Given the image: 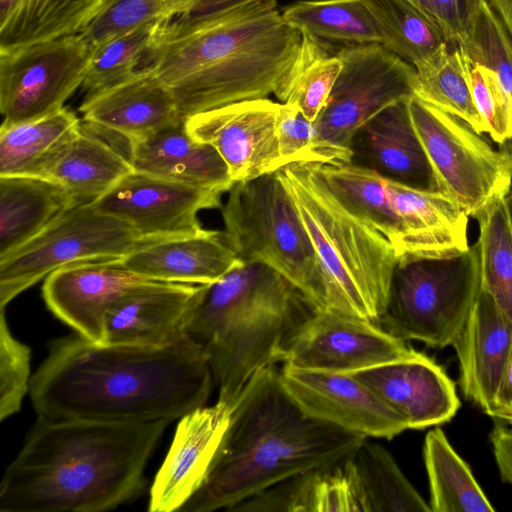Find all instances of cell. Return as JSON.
<instances>
[{"label": "cell", "instance_id": "cell-41", "mask_svg": "<svg viewBox=\"0 0 512 512\" xmlns=\"http://www.w3.org/2000/svg\"><path fill=\"white\" fill-rule=\"evenodd\" d=\"M160 21L141 25L96 46L81 86L85 95L119 83L134 74Z\"/></svg>", "mask_w": 512, "mask_h": 512}, {"label": "cell", "instance_id": "cell-12", "mask_svg": "<svg viewBox=\"0 0 512 512\" xmlns=\"http://www.w3.org/2000/svg\"><path fill=\"white\" fill-rule=\"evenodd\" d=\"M94 50L77 33L0 52L1 125L33 121L62 109L82 86Z\"/></svg>", "mask_w": 512, "mask_h": 512}, {"label": "cell", "instance_id": "cell-15", "mask_svg": "<svg viewBox=\"0 0 512 512\" xmlns=\"http://www.w3.org/2000/svg\"><path fill=\"white\" fill-rule=\"evenodd\" d=\"M280 104L269 98L231 103L187 117L186 128L215 148L234 183L253 180L284 167L276 135Z\"/></svg>", "mask_w": 512, "mask_h": 512}, {"label": "cell", "instance_id": "cell-47", "mask_svg": "<svg viewBox=\"0 0 512 512\" xmlns=\"http://www.w3.org/2000/svg\"><path fill=\"white\" fill-rule=\"evenodd\" d=\"M277 0H199L180 14L190 20H211L253 9H276Z\"/></svg>", "mask_w": 512, "mask_h": 512}, {"label": "cell", "instance_id": "cell-20", "mask_svg": "<svg viewBox=\"0 0 512 512\" xmlns=\"http://www.w3.org/2000/svg\"><path fill=\"white\" fill-rule=\"evenodd\" d=\"M408 101L385 107L356 130L350 163L416 190L447 194L415 130Z\"/></svg>", "mask_w": 512, "mask_h": 512}, {"label": "cell", "instance_id": "cell-27", "mask_svg": "<svg viewBox=\"0 0 512 512\" xmlns=\"http://www.w3.org/2000/svg\"><path fill=\"white\" fill-rule=\"evenodd\" d=\"M131 163L136 171L222 194L234 184L215 148L189 134L186 118L131 142Z\"/></svg>", "mask_w": 512, "mask_h": 512}, {"label": "cell", "instance_id": "cell-45", "mask_svg": "<svg viewBox=\"0 0 512 512\" xmlns=\"http://www.w3.org/2000/svg\"><path fill=\"white\" fill-rule=\"evenodd\" d=\"M276 135L284 166L298 161L320 162L314 123L295 105L280 104L276 117Z\"/></svg>", "mask_w": 512, "mask_h": 512}, {"label": "cell", "instance_id": "cell-28", "mask_svg": "<svg viewBox=\"0 0 512 512\" xmlns=\"http://www.w3.org/2000/svg\"><path fill=\"white\" fill-rule=\"evenodd\" d=\"M132 170L131 142L81 119L77 135L46 178L62 185L82 204L96 200Z\"/></svg>", "mask_w": 512, "mask_h": 512}, {"label": "cell", "instance_id": "cell-42", "mask_svg": "<svg viewBox=\"0 0 512 512\" xmlns=\"http://www.w3.org/2000/svg\"><path fill=\"white\" fill-rule=\"evenodd\" d=\"M199 0H107L80 32L94 48L141 25L189 11Z\"/></svg>", "mask_w": 512, "mask_h": 512}, {"label": "cell", "instance_id": "cell-13", "mask_svg": "<svg viewBox=\"0 0 512 512\" xmlns=\"http://www.w3.org/2000/svg\"><path fill=\"white\" fill-rule=\"evenodd\" d=\"M415 351L376 322L316 309L287 338L278 362L301 369L350 373Z\"/></svg>", "mask_w": 512, "mask_h": 512}, {"label": "cell", "instance_id": "cell-21", "mask_svg": "<svg viewBox=\"0 0 512 512\" xmlns=\"http://www.w3.org/2000/svg\"><path fill=\"white\" fill-rule=\"evenodd\" d=\"M451 346L462 394L489 416L512 351V321L484 289Z\"/></svg>", "mask_w": 512, "mask_h": 512}, {"label": "cell", "instance_id": "cell-24", "mask_svg": "<svg viewBox=\"0 0 512 512\" xmlns=\"http://www.w3.org/2000/svg\"><path fill=\"white\" fill-rule=\"evenodd\" d=\"M128 270L156 281L211 284L241 264L224 231L152 240L119 259Z\"/></svg>", "mask_w": 512, "mask_h": 512}, {"label": "cell", "instance_id": "cell-25", "mask_svg": "<svg viewBox=\"0 0 512 512\" xmlns=\"http://www.w3.org/2000/svg\"><path fill=\"white\" fill-rule=\"evenodd\" d=\"M402 230V256L446 257L469 248L468 215L447 194L416 190L385 179Z\"/></svg>", "mask_w": 512, "mask_h": 512}, {"label": "cell", "instance_id": "cell-22", "mask_svg": "<svg viewBox=\"0 0 512 512\" xmlns=\"http://www.w3.org/2000/svg\"><path fill=\"white\" fill-rule=\"evenodd\" d=\"M200 284L148 280L120 297L105 321V343L169 345L185 335L184 322Z\"/></svg>", "mask_w": 512, "mask_h": 512}, {"label": "cell", "instance_id": "cell-34", "mask_svg": "<svg viewBox=\"0 0 512 512\" xmlns=\"http://www.w3.org/2000/svg\"><path fill=\"white\" fill-rule=\"evenodd\" d=\"M284 21L301 33L339 44H383L382 33L361 0H310L287 6Z\"/></svg>", "mask_w": 512, "mask_h": 512}, {"label": "cell", "instance_id": "cell-38", "mask_svg": "<svg viewBox=\"0 0 512 512\" xmlns=\"http://www.w3.org/2000/svg\"><path fill=\"white\" fill-rule=\"evenodd\" d=\"M361 1L382 33V45L415 68L450 45L445 34L408 0Z\"/></svg>", "mask_w": 512, "mask_h": 512}, {"label": "cell", "instance_id": "cell-16", "mask_svg": "<svg viewBox=\"0 0 512 512\" xmlns=\"http://www.w3.org/2000/svg\"><path fill=\"white\" fill-rule=\"evenodd\" d=\"M280 378L291 399L307 415L367 438H387L407 427L364 383L349 373L283 365Z\"/></svg>", "mask_w": 512, "mask_h": 512}, {"label": "cell", "instance_id": "cell-3", "mask_svg": "<svg viewBox=\"0 0 512 512\" xmlns=\"http://www.w3.org/2000/svg\"><path fill=\"white\" fill-rule=\"evenodd\" d=\"M302 33L277 9L211 20L181 15L159 22L136 71L172 91L184 118L276 94L301 46Z\"/></svg>", "mask_w": 512, "mask_h": 512}, {"label": "cell", "instance_id": "cell-10", "mask_svg": "<svg viewBox=\"0 0 512 512\" xmlns=\"http://www.w3.org/2000/svg\"><path fill=\"white\" fill-rule=\"evenodd\" d=\"M415 130L446 193L468 217H477L511 190L512 167L466 122L413 96Z\"/></svg>", "mask_w": 512, "mask_h": 512}, {"label": "cell", "instance_id": "cell-46", "mask_svg": "<svg viewBox=\"0 0 512 512\" xmlns=\"http://www.w3.org/2000/svg\"><path fill=\"white\" fill-rule=\"evenodd\" d=\"M447 37L450 46L465 41L475 21L481 0H408Z\"/></svg>", "mask_w": 512, "mask_h": 512}, {"label": "cell", "instance_id": "cell-26", "mask_svg": "<svg viewBox=\"0 0 512 512\" xmlns=\"http://www.w3.org/2000/svg\"><path fill=\"white\" fill-rule=\"evenodd\" d=\"M368 512L351 454L326 467L290 477L229 512Z\"/></svg>", "mask_w": 512, "mask_h": 512}, {"label": "cell", "instance_id": "cell-9", "mask_svg": "<svg viewBox=\"0 0 512 512\" xmlns=\"http://www.w3.org/2000/svg\"><path fill=\"white\" fill-rule=\"evenodd\" d=\"M341 71L313 122L321 163H350L356 130L385 107L415 96L416 68L379 43L341 44Z\"/></svg>", "mask_w": 512, "mask_h": 512}, {"label": "cell", "instance_id": "cell-44", "mask_svg": "<svg viewBox=\"0 0 512 512\" xmlns=\"http://www.w3.org/2000/svg\"><path fill=\"white\" fill-rule=\"evenodd\" d=\"M466 59L475 106L485 124L486 133L500 147L512 138V102L492 70L471 63L467 56Z\"/></svg>", "mask_w": 512, "mask_h": 512}, {"label": "cell", "instance_id": "cell-32", "mask_svg": "<svg viewBox=\"0 0 512 512\" xmlns=\"http://www.w3.org/2000/svg\"><path fill=\"white\" fill-rule=\"evenodd\" d=\"M423 458L429 482L431 512H494L468 464L440 427L424 439Z\"/></svg>", "mask_w": 512, "mask_h": 512}, {"label": "cell", "instance_id": "cell-36", "mask_svg": "<svg viewBox=\"0 0 512 512\" xmlns=\"http://www.w3.org/2000/svg\"><path fill=\"white\" fill-rule=\"evenodd\" d=\"M332 42L302 33L298 55L275 94L281 103L293 104L311 122L325 106L342 63Z\"/></svg>", "mask_w": 512, "mask_h": 512}, {"label": "cell", "instance_id": "cell-48", "mask_svg": "<svg viewBox=\"0 0 512 512\" xmlns=\"http://www.w3.org/2000/svg\"><path fill=\"white\" fill-rule=\"evenodd\" d=\"M489 441L502 481L512 485V426L496 423L489 433Z\"/></svg>", "mask_w": 512, "mask_h": 512}, {"label": "cell", "instance_id": "cell-37", "mask_svg": "<svg viewBox=\"0 0 512 512\" xmlns=\"http://www.w3.org/2000/svg\"><path fill=\"white\" fill-rule=\"evenodd\" d=\"M351 457L368 512H431L384 446L364 438Z\"/></svg>", "mask_w": 512, "mask_h": 512}, {"label": "cell", "instance_id": "cell-30", "mask_svg": "<svg viewBox=\"0 0 512 512\" xmlns=\"http://www.w3.org/2000/svg\"><path fill=\"white\" fill-rule=\"evenodd\" d=\"M107 0H0V52L82 32Z\"/></svg>", "mask_w": 512, "mask_h": 512}, {"label": "cell", "instance_id": "cell-18", "mask_svg": "<svg viewBox=\"0 0 512 512\" xmlns=\"http://www.w3.org/2000/svg\"><path fill=\"white\" fill-rule=\"evenodd\" d=\"M148 280L125 268L119 259L85 261L49 274L42 295L49 310L77 334L104 344L110 308L130 289Z\"/></svg>", "mask_w": 512, "mask_h": 512}, {"label": "cell", "instance_id": "cell-35", "mask_svg": "<svg viewBox=\"0 0 512 512\" xmlns=\"http://www.w3.org/2000/svg\"><path fill=\"white\" fill-rule=\"evenodd\" d=\"M415 96L460 118L476 133H486L472 96L467 59L459 47L447 45L416 68Z\"/></svg>", "mask_w": 512, "mask_h": 512}, {"label": "cell", "instance_id": "cell-43", "mask_svg": "<svg viewBox=\"0 0 512 512\" xmlns=\"http://www.w3.org/2000/svg\"><path fill=\"white\" fill-rule=\"evenodd\" d=\"M29 346L17 340L11 333L5 310L0 317V420L17 413L30 388Z\"/></svg>", "mask_w": 512, "mask_h": 512}, {"label": "cell", "instance_id": "cell-8", "mask_svg": "<svg viewBox=\"0 0 512 512\" xmlns=\"http://www.w3.org/2000/svg\"><path fill=\"white\" fill-rule=\"evenodd\" d=\"M480 289L477 242L452 256L399 259L385 310L376 323L405 341L451 346Z\"/></svg>", "mask_w": 512, "mask_h": 512}, {"label": "cell", "instance_id": "cell-19", "mask_svg": "<svg viewBox=\"0 0 512 512\" xmlns=\"http://www.w3.org/2000/svg\"><path fill=\"white\" fill-rule=\"evenodd\" d=\"M217 401L180 418L170 449L149 492L150 512L180 511L203 484L230 421Z\"/></svg>", "mask_w": 512, "mask_h": 512}, {"label": "cell", "instance_id": "cell-6", "mask_svg": "<svg viewBox=\"0 0 512 512\" xmlns=\"http://www.w3.org/2000/svg\"><path fill=\"white\" fill-rule=\"evenodd\" d=\"M276 173L321 264L329 310L376 322L399 260L391 243L335 195L320 162H293Z\"/></svg>", "mask_w": 512, "mask_h": 512}, {"label": "cell", "instance_id": "cell-2", "mask_svg": "<svg viewBox=\"0 0 512 512\" xmlns=\"http://www.w3.org/2000/svg\"><path fill=\"white\" fill-rule=\"evenodd\" d=\"M169 423L38 416L2 478L0 512H102L137 498Z\"/></svg>", "mask_w": 512, "mask_h": 512}, {"label": "cell", "instance_id": "cell-39", "mask_svg": "<svg viewBox=\"0 0 512 512\" xmlns=\"http://www.w3.org/2000/svg\"><path fill=\"white\" fill-rule=\"evenodd\" d=\"M504 198L494 201L477 217V243L481 288L512 321V230Z\"/></svg>", "mask_w": 512, "mask_h": 512}, {"label": "cell", "instance_id": "cell-1", "mask_svg": "<svg viewBox=\"0 0 512 512\" xmlns=\"http://www.w3.org/2000/svg\"><path fill=\"white\" fill-rule=\"evenodd\" d=\"M214 384L204 348L187 334L162 347L77 334L50 343L29 394L38 416L52 420L171 422L205 406Z\"/></svg>", "mask_w": 512, "mask_h": 512}, {"label": "cell", "instance_id": "cell-51", "mask_svg": "<svg viewBox=\"0 0 512 512\" xmlns=\"http://www.w3.org/2000/svg\"><path fill=\"white\" fill-rule=\"evenodd\" d=\"M504 201L506 205L509 223L512 230V190H510V192L505 196Z\"/></svg>", "mask_w": 512, "mask_h": 512}, {"label": "cell", "instance_id": "cell-40", "mask_svg": "<svg viewBox=\"0 0 512 512\" xmlns=\"http://www.w3.org/2000/svg\"><path fill=\"white\" fill-rule=\"evenodd\" d=\"M457 47L471 63L492 70L512 102V38L485 0H481L469 35ZM498 151L512 167V138Z\"/></svg>", "mask_w": 512, "mask_h": 512}, {"label": "cell", "instance_id": "cell-50", "mask_svg": "<svg viewBox=\"0 0 512 512\" xmlns=\"http://www.w3.org/2000/svg\"><path fill=\"white\" fill-rule=\"evenodd\" d=\"M512 38V0H485Z\"/></svg>", "mask_w": 512, "mask_h": 512}, {"label": "cell", "instance_id": "cell-11", "mask_svg": "<svg viewBox=\"0 0 512 512\" xmlns=\"http://www.w3.org/2000/svg\"><path fill=\"white\" fill-rule=\"evenodd\" d=\"M149 241L90 203L77 204L36 238L0 261L1 309L69 264L122 259Z\"/></svg>", "mask_w": 512, "mask_h": 512}, {"label": "cell", "instance_id": "cell-5", "mask_svg": "<svg viewBox=\"0 0 512 512\" xmlns=\"http://www.w3.org/2000/svg\"><path fill=\"white\" fill-rule=\"evenodd\" d=\"M315 310L295 285L262 263H241L201 285L184 330L206 352L218 401L232 408L253 375L278 362L287 338Z\"/></svg>", "mask_w": 512, "mask_h": 512}, {"label": "cell", "instance_id": "cell-7", "mask_svg": "<svg viewBox=\"0 0 512 512\" xmlns=\"http://www.w3.org/2000/svg\"><path fill=\"white\" fill-rule=\"evenodd\" d=\"M221 207L224 233L242 263L288 279L317 310H329L327 281L309 235L277 173L234 183Z\"/></svg>", "mask_w": 512, "mask_h": 512}, {"label": "cell", "instance_id": "cell-4", "mask_svg": "<svg viewBox=\"0 0 512 512\" xmlns=\"http://www.w3.org/2000/svg\"><path fill=\"white\" fill-rule=\"evenodd\" d=\"M364 438L304 413L267 366L245 385L207 476L183 512L229 511L290 477L352 454Z\"/></svg>", "mask_w": 512, "mask_h": 512}, {"label": "cell", "instance_id": "cell-17", "mask_svg": "<svg viewBox=\"0 0 512 512\" xmlns=\"http://www.w3.org/2000/svg\"><path fill=\"white\" fill-rule=\"evenodd\" d=\"M405 423L424 429L449 422L460 408L455 382L417 350L409 356L350 372Z\"/></svg>", "mask_w": 512, "mask_h": 512}, {"label": "cell", "instance_id": "cell-23", "mask_svg": "<svg viewBox=\"0 0 512 512\" xmlns=\"http://www.w3.org/2000/svg\"><path fill=\"white\" fill-rule=\"evenodd\" d=\"M79 111L81 119L120 134L130 142L184 118L170 88L144 71H136L119 83L86 94Z\"/></svg>", "mask_w": 512, "mask_h": 512}, {"label": "cell", "instance_id": "cell-31", "mask_svg": "<svg viewBox=\"0 0 512 512\" xmlns=\"http://www.w3.org/2000/svg\"><path fill=\"white\" fill-rule=\"evenodd\" d=\"M81 119L63 107L45 117L0 127V176L46 178L77 135Z\"/></svg>", "mask_w": 512, "mask_h": 512}, {"label": "cell", "instance_id": "cell-29", "mask_svg": "<svg viewBox=\"0 0 512 512\" xmlns=\"http://www.w3.org/2000/svg\"><path fill=\"white\" fill-rule=\"evenodd\" d=\"M78 203L43 177L0 176V261L36 238Z\"/></svg>", "mask_w": 512, "mask_h": 512}, {"label": "cell", "instance_id": "cell-14", "mask_svg": "<svg viewBox=\"0 0 512 512\" xmlns=\"http://www.w3.org/2000/svg\"><path fill=\"white\" fill-rule=\"evenodd\" d=\"M222 195L132 170L91 204L152 241L201 232L198 213L221 208Z\"/></svg>", "mask_w": 512, "mask_h": 512}, {"label": "cell", "instance_id": "cell-33", "mask_svg": "<svg viewBox=\"0 0 512 512\" xmlns=\"http://www.w3.org/2000/svg\"><path fill=\"white\" fill-rule=\"evenodd\" d=\"M322 175L335 195L380 232L402 256V230L390 202L384 178L352 163H321Z\"/></svg>", "mask_w": 512, "mask_h": 512}, {"label": "cell", "instance_id": "cell-49", "mask_svg": "<svg viewBox=\"0 0 512 512\" xmlns=\"http://www.w3.org/2000/svg\"><path fill=\"white\" fill-rule=\"evenodd\" d=\"M490 417L512 426V351L497 389Z\"/></svg>", "mask_w": 512, "mask_h": 512}]
</instances>
